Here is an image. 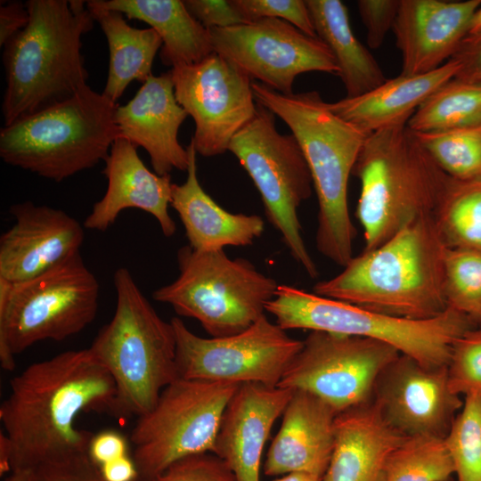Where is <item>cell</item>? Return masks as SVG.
<instances>
[{
  "instance_id": "cell-7",
  "label": "cell",
  "mask_w": 481,
  "mask_h": 481,
  "mask_svg": "<svg viewBox=\"0 0 481 481\" xmlns=\"http://www.w3.org/2000/svg\"><path fill=\"white\" fill-rule=\"evenodd\" d=\"M118 104L89 86L73 97L0 130V157L13 167L61 182L105 160L121 136Z\"/></svg>"
},
{
  "instance_id": "cell-6",
  "label": "cell",
  "mask_w": 481,
  "mask_h": 481,
  "mask_svg": "<svg viewBox=\"0 0 481 481\" xmlns=\"http://www.w3.org/2000/svg\"><path fill=\"white\" fill-rule=\"evenodd\" d=\"M116 308L90 350L105 366L116 386L115 415L141 417L157 404L163 389L179 378L176 339L144 297L129 270L113 275Z\"/></svg>"
},
{
  "instance_id": "cell-12",
  "label": "cell",
  "mask_w": 481,
  "mask_h": 481,
  "mask_svg": "<svg viewBox=\"0 0 481 481\" xmlns=\"http://www.w3.org/2000/svg\"><path fill=\"white\" fill-rule=\"evenodd\" d=\"M239 386L178 378L166 387L130 435L140 477H152L189 456L213 453L223 414Z\"/></svg>"
},
{
  "instance_id": "cell-46",
  "label": "cell",
  "mask_w": 481,
  "mask_h": 481,
  "mask_svg": "<svg viewBox=\"0 0 481 481\" xmlns=\"http://www.w3.org/2000/svg\"><path fill=\"white\" fill-rule=\"evenodd\" d=\"M481 36V4L473 12L462 41L471 40Z\"/></svg>"
},
{
  "instance_id": "cell-14",
  "label": "cell",
  "mask_w": 481,
  "mask_h": 481,
  "mask_svg": "<svg viewBox=\"0 0 481 481\" xmlns=\"http://www.w3.org/2000/svg\"><path fill=\"white\" fill-rule=\"evenodd\" d=\"M400 355L379 340L312 330L277 387L311 393L338 414L371 402L380 374Z\"/></svg>"
},
{
  "instance_id": "cell-2",
  "label": "cell",
  "mask_w": 481,
  "mask_h": 481,
  "mask_svg": "<svg viewBox=\"0 0 481 481\" xmlns=\"http://www.w3.org/2000/svg\"><path fill=\"white\" fill-rule=\"evenodd\" d=\"M445 249L434 216L420 217L376 249L353 257L313 292L388 316L431 319L448 308Z\"/></svg>"
},
{
  "instance_id": "cell-36",
  "label": "cell",
  "mask_w": 481,
  "mask_h": 481,
  "mask_svg": "<svg viewBox=\"0 0 481 481\" xmlns=\"http://www.w3.org/2000/svg\"><path fill=\"white\" fill-rule=\"evenodd\" d=\"M447 376L453 393L481 395V327L468 330L453 343Z\"/></svg>"
},
{
  "instance_id": "cell-13",
  "label": "cell",
  "mask_w": 481,
  "mask_h": 481,
  "mask_svg": "<svg viewBox=\"0 0 481 481\" xmlns=\"http://www.w3.org/2000/svg\"><path fill=\"white\" fill-rule=\"evenodd\" d=\"M176 339L179 378L276 387L303 347L263 315L246 330L223 338H201L177 317L171 319Z\"/></svg>"
},
{
  "instance_id": "cell-42",
  "label": "cell",
  "mask_w": 481,
  "mask_h": 481,
  "mask_svg": "<svg viewBox=\"0 0 481 481\" xmlns=\"http://www.w3.org/2000/svg\"><path fill=\"white\" fill-rule=\"evenodd\" d=\"M127 441L120 433L105 430L93 435L87 454L98 467L128 455Z\"/></svg>"
},
{
  "instance_id": "cell-34",
  "label": "cell",
  "mask_w": 481,
  "mask_h": 481,
  "mask_svg": "<svg viewBox=\"0 0 481 481\" xmlns=\"http://www.w3.org/2000/svg\"><path fill=\"white\" fill-rule=\"evenodd\" d=\"M444 440L457 481H481V395L465 396Z\"/></svg>"
},
{
  "instance_id": "cell-23",
  "label": "cell",
  "mask_w": 481,
  "mask_h": 481,
  "mask_svg": "<svg viewBox=\"0 0 481 481\" xmlns=\"http://www.w3.org/2000/svg\"><path fill=\"white\" fill-rule=\"evenodd\" d=\"M338 413L314 395L293 390L264 463L266 476L305 472L322 479L329 466Z\"/></svg>"
},
{
  "instance_id": "cell-44",
  "label": "cell",
  "mask_w": 481,
  "mask_h": 481,
  "mask_svg": "<svg viewBox=\"0 0 481 481\" xmlns=\"http://www.w3.org/2000/svg\"><path fill=\"white\" fill-rule=\"evenodd\" d=\"M452 58L461 64V70L455 78L481 82V36L462 41Z\"/></svg>"
},
{
  "instance_id": "cell-31",
  "label": "cell",
  "mask_w": 481,
  "mask_h": 481,
  "mask_svg": "<svg viewBox=\"0 0 481 481\" xmlns=\"http://www.w3.org/2000/svg\"><path fill=\"white\" fill-rule=\"evenodd\" d=\"M434 219L447 248L481 252V179H450Z\"/></svg>"
},
{
  "instance_id": "cell-21",
  "label": "cell",
  "mask_w": 481,
  "mask_h": 481,
  "mask_svg": "<svg viewBox=\"0 0 481 481\" xmlns=\"http://www.w3.org/2000/svg\"><path fill=\"white\" fill-rule=\"evenodd\" d=\"M102 174L108 181L103 197L96 201L84 221L89 230L105 232L126 208H138L158 221L166 237L173 236L176 225L168 212L171 203V175L151 171L137 153V147L119 136L104 160Z\"/></svg>"
},
{
  "instance_id": "cell-22",
  "label": "cell",
  "mask_w": 481,
  "mask_h": 481,
  "mask_svg": "<svg viewBox=\"0 0 481 481\" xmlns=\"http://www.w3.org/2000/svg\"><path fill=\"white\" fill-rule=\"evenodd\" d=\"M293 390L258 383L240 384L222 417L213 453L236 481H260L262 452L275 420Z\"/></svg>"
},
{
  "instance_id": "cell-15",
  "label": "cell",
  "mask_w": 481,
  "mask_h": 481,
  "mask_svg": "<svg viewBox=\"0 0 481 481\" xmlns=\"http://www.w3.org/2000/svg\"><path fill=\"white\" fill-rule=\"evenodd\" d=\"M208 31L215 53L278 93L293 94L294 80L302 73L339 75L332 53L319 37L283 20L261 18Z\"/></svg>"
},
{
  "instance_id": "cell-43",
  "label": "cell",
  "mask_w": 481,
  "mask_h": 481,
  "mask_svg": "<svg viewBox=\"0 0 481 481\" xmlns=\"http://www.w3.org/2000/svg\"><path fill=\"white\" fill-rule=\"evenodd\" d=\"M29 20L26 5L20 1H9L0 5V45L4 46L24 29Z\"/></svg>"
},
{
  "instance_id": "cell-50",
  "label": "cell",
  "mask_w": 481,
  "mask_h": 481,
  "mask_svg": "<svg viewBox=\"0 0 481 481\" xmlns=\"http://www.w3.org/2000/svg\"><path fill=\"white\" fill-rule=\"evenodd\" d=\"M447 481H452V479L447 480Z\"/></svg>"
},
{
  "instance_id": "cell-28",
  "label": "cell",
  "mask_w": 481,
  "mask_h": 481,
  "mask_svg": "<svg viewBox=\"0 0 481 481\" xmlns=\"http://www.w3.org/2000/svg\"><path fill=\"white\" fill-rule=\"evenodd\" d=\"M317 37L332 53L346 97L363 94L387 80L379 64L355 36L340 0H306Z\"/></svg>"
},
{
  "instance_id": "cell-19",
  "label": "cell",
  "mask_w": 481,
  "mask_h": 481,
  "mask_svg": "<svg viewBox=\"0 0 481 481\" xmlns=\"http://www.w3.org/2000/svg\"><path fill=\"white\" fill-rule=\"evenodd\" d=\"M481 0H400L393 31L402 56L401 74L433 71L451 60Z\"/></svg>"
},
{
  "instance_id": "cell-27",
  "label": "cell",
  "mask_w": 481,
  "mask_h": 481,
  "mask_svg": "<svg viewBox=\"0 0 481 481\" xmlns=\"http://www.w3.org/2000/svg\"><path fill=\"white\" fill-rule=\"evenodd\" d=\"M96 6L142 20L160 37V59L172 68L201 61L212 53L208 29L181 0H91Z\"/></svg>"
},
{
  "instance_id": "cell-41",
  "label": "cell",
  "mask_w": 481,
  "mask_h": 481,
  "mask_svg": "<svg viewBox=\"0 0 481 481\" xmlns=\"http://www.w3.org/2000/svg\"><path fill=\"white\" fill-rule=\"evenodd\" d=\"M189 12L207 29L249 22L233 0H184Z\"/></svg>"
},
{
  "instance_id": "cell-39",
  "label": "cell",
  "mask_w": 481,
  "mask_h": 481,
  "mask_svg": "<svg viewBox=\"0 0 481 481\" xmlns=\"http://www.w3.org/2000/svg\"><path fill=\"white\" fill-rule=\"evenodd\" d=\"M30 473L32 481H104L87 452L43 463Z\"/></svg>"
},
{
  "instance_id": "cell-45",
  "label": "cell",
  "mask_w": 481,
  "mask_h": 481,
  "mask_svg": "<svg viewBox=\"0 0 481 481\" xmlns=\"http://www.w3.org/2000/svg\"><path fill=\"white\" fill-rule=\"evenodd\" d=\"M104 481H137L140 474L134 459L128 455L99 467Z\"/></svg>"
},
{
  "instance_id": "cell-47",
  "label": "cell",
  "mask_w": 481,
  "mask_h": 481,
  "mask_svg": "<svg viewBox=\"0 0 481 481\" xmlns=\"http://www.w3.org/2000/svg\"><path fill=\"white\" fill-rule=\"evenodd\" d=\"M273 481H322V478L305 472H291Z\"/></svg>"
},
{
  "instance_id": "cell-10",
  "label": "cell",
  "mask_w": 481,
  "mask_h": 481,
  "mask_svg": "<svg viewBox=\"0 0 481 481\" xmlns=\"http://www.w3.org/2000/svg\"><path fill=\"white\" fill-rule=\"evenodd\" d=\"M179 274L155 289L154 300L183 317L200 322L212 338L240 333L265 315L276 294V281L247 259L230 258L224 249L198 251L189 245L177 251Z\"/></svg>"
},
{
  "instance_id": "cell-38",
  "label": "cell",
  "mask_w": 481,
  "mask_h": 481,
  "mask_svg": "<svg viewBox=\"0 0 481 481\" xmlns=\"http://www.w3.org/2000/svg\"><path fill=\"white\" fill-rule=\"evenodd\" d=\"M141 481H236L226 463L212 452L182 459L160 474Z\"/></svg>"
},
{
  "instance_id": "cell-29",
  "label": "cell",
  "mask_w": 481,
  "mask_h": 481,
  "mask_svg": "<svg viewBox=\"0 0 481 481\" xmlns=\"http://www.w3.org/2000/svg\"><path fill=\"white\" fill-rule=\"evenodd\" d=\"M86 7L108 42L109 70L102 94L116 103L133 80L143 84L152 75V64L162 40L151 28L130 26L119 12L102 9L91 0L86 1Z\"/></svg>"
},
{
  "instance_id": "cell-17",
  "label": "cell",
  "mask_w": 481,
  "mask_h": 481,
  "mask_svg": "<svg viewBox=\"0 0 481 481\" xmlns=\"http://www.w3.org/2000/svg\"><path fill=\"white\" fill-rule=\"evenodd\" d=\"M372 400L405 436L445 438L463 405L449 386L447 366L428 368L404 355L380 374Z\"/></svg>"
},
{
  "instance_id": "cell-24",
  "label": "cell",
  "mask_w": 481,
  "mask_h": 481,
  "mask_svg": "<svg viewBox=\"0 0 481 481\" xmlns=\"http://www.w3.org/2000/svg\"><path fill=\"white\" fill-rule=\"evenodd\" d=\"M405 437L386 420L373 400L338 413L322 481H383L389 455Z\"/></svg>"
},
{
  "instance_id": "cell-32",
  "label": "cell",
  "mask_w": 481,
  "mask_h": 481,
  "mask_svg": "<svg viewBox=\"0 0 481 481\" xmlns=\"http://www.w3.org/2000/svg\"><path fill=\"white\" fill-rule=\"evenodd\" d=\"M453 474L444 438L406 436L389 455L383 481H447Z\"/></svg>"
},
{
  "instance_id": "cell-4",
  "label": "cell",
  "mask_w": 481,
  "mask_h": 481,
  "mask_svg": "<svg viewBox=\"0 0 481 481\" xmlns=\"http://www.w3.org/2000/svg\"><path fill=\"white\" fill-rule=\"evenodd\" d=\"M27 27L4 45V126L69 100L87 86L82 37L94 19L84 1L29 0Z\"/></svg>"
},
{
  "instance_id": "cell-18",
  "label": "cell",
  "mask_w": 481,
  "mask_h": 481,
  "mask_svg": "<svg viewBox=\"0 0 481 481\" xmlns=\"http://www.w3.org/2000/svg\"><path fill=\"white\" fill-rule=\"evenodd\" d=\"M9 212L14 223L0 237V279L26 281L80 252L85 227L65 211L24 201Z\"/></svg>"
},
{
  "instance_id": "cell-48",
  "label": "cell",
  "mask_w": 481,
  "mask_h": 481,
  "mask_svg": "<svg viewBox=\"0 0 481 481\" xmlns=\"http://www.w3.org/2000/svg\"><path fill=\"white\" fill-rule=\"evenodd\" d=\"M4 481H32L30 469L11 471Z\"/></svg>"
},
{
  "instance_id": "cell-20",
  "label": "cell",
  "mask_w": 481,
  "mask_h": 481,
  "mask_svg": "<svg viewBox=\"0 0 481 481\" xmlns=\"http://www.w3.org/2000/svg\"><path fill=\"white\" fill-rule=\"evenodd\" d=\"M188 113L178 103L171 70L151 75L125 105L117 106L115 121L121 136L149 154L154 172L170 175L186 171L187 149L178 141V130Z\"/></svg>"
},
{
  "instance_id": "cell-30",
  "label": "cell",
  "mask_w": 481,
  "mask_h": 481,
  "mask_svg": "<svg viewBox=\"0 0 481 481\" xmlns=\"http://www.w3.org/2000/svg\"><path fill=\"white\" fill-rule=\"evenodd\" d=\"M481 125V82L452 78L433 92L407 122L414 133Z\"/></svg>"
},
{
  "instance_id": "cell-11",
  "label": "cell",
  "mask_w": 481,
  "mask_h": 481,
  "mask_svg": "<svg viewBox=\"0 0 481 481\" xmlns=\"http://www.w3.org/2000/svg\"><path fill=\"white\" fill-rule=\"evenodd\" d=\"M274 116L257 104L255 116L233 136L228 151L252 179L267 220L291 257L316 278L318 270L305 244L298 215L301 203L312 194V175L296 138L278 132Z\"/></svg>"
},
{
  "instance_id": "cell-35",
  "label": "cell",
  "mask_w": 481,
  "mask_h": 481,
  "mask_svg": "<svg viewBox=\"0 0 481 481\" xmlns=\"http://www.w3.org/2000/svg\"><path fill=\"white\" fill-rule=\"evenodd\" d=\"M444 273L448 307L477 320L481 310V252L446 247Z\"/></svg>"
},
{
  "instance_id": "cell-33",
  "label": "cell",
  "mask_w": 481,
  "mask_h": 481,
  "mask_svg": "<svg viewBox=\"0 0 481 481\" xmlns=\"http://www.w3.org/2000/svg\"><path fill=\"white\" fill-rule=\"evenodd\" d=\"M412 133L450 178L459 181L481 179V125Z\"/></svg>"
},
{
  "instance_id": "cell-9",
  "label": "cell",
  "mask_w": 481,
  "mask_h": 481,
  "mask_svg": "<svg viewBox=\"0 0 481 481\" xmlns=\"http://www.w3.org/2000/svg\"><path fill=\"white\" fill-rule=\"evenodd\" d=\"M100 285L80 252L33 278L0 279V363L15 367L14 355L45 339L62 341L96 317Z\"/></svg>"
},
{
  "instance_id": "cell-8",
  "label": "cell",
  "mask_w": 481,
  "mask_h": 481,
  "mask_svg": "<svg viewBox=\"0 0 481 481\" xmlns=\"http://www.w3.org/2000/svg\"><path fill=\"white\" fill-rule=\"evenodd\" d=\"M265 311L284 330L305 329L379 340L428 368L447 366L453 343L474 327L471 317L451 307L431 319L410 320L286 284L279 285Z\"/></svg>"
},
{
  "instance_id": "cell-1",
  "label": "cell",
  "mask_w": 481,
  "mask_h": 481,
  "mask_svg": "<svg viewBox=\"0 0 481 481\" xmlns=\"http://www.w3.org/2000/svg\"><path fill=\"white\" fill-rule=\"evenodd\" d=\"M115 409L114 380L89 347L30 364L0 405L10 471L87 452L93 434L76 427L77 415Z\"/></svg>"
},
{
  "instance_id": "cell-5",
  "label": "cell",
  "mask_w": 481,
  "mask_h": 481,
  "mask_svg": "<svg viewBox=\"0 0 481 481\" xmlns=\"http://www.w3.org/2000/svg\"><path fill=\"white\" fill-rule=\"evenodd\" d=\"M402 121L367 135L352 175L360 181L356 217L364 249L414 220L434 216L450 177Z\"/></svg>"
},
{
  "instance_id": "cell-40",
  "label": "cell",
  "mask_w": 481,
  "mask_h": 481,
  "mask_svg": "<svg viewBox=\"0 0 481 481\" xmlns=\"http://www.w3.org/2000/svg\"><path fill=\"white\" fill-rule=\"evenodd\" d=\"M356 4L367 30V44L370 48L377 49L393 29L400 0H359Z\"/></svg>"
},
{
  "instance_id": "cell-37",
  "label": "cell",
  "mask_w": 481,
  "mask_h": 481,
  "mask_svg": "<svg viewBox=\"0 0 481 481\" xmlns=\"http://www.w3.org/2000/svg\"><path fill=\"white\" fill-rule=\"evenodd\" d=\"M233 2L249 21L261 18L280 19L310 37H318L306 1L233 0Z\"/></svg>"
},
{
  "instance_id": "cell-49",
  "label": "cell",
  "mask_w": 481,
  "mask_h": 481,
  "mask_svg": "<svg viewBox=\"0 0 481 481\" xmlns=\"http://www.w3.org/2000/svg\"><path fill=\"white\" fill-rule=\"evenodd\" d=\"M477 321H478L479 322H481V310H480V313H479V315H478V317H477Z\"/></svg>"
},
{
  "instance_id": "cell-16",
  "label": "cell",
  "mask_w": 481,
  "mask_h": 481,
  "mask_svg": "<svg viewBox=\"0 0 481 481\" xmlns=\"http://www.w3.org/2000/svg\"><path fill=\"white\" fill-rule=\"evenodd\" d=\"M171 73L175 98L195 123L192 141L197 153H224L257 112L251 78L215 52L198 63L174 67Z\"/></svg>"
},
{
  "instance_id": "cell-25",
  "label": "cell",
  "mask_w": 481,
  "mask_h": 481,
  "mask_svg": "<svg viewBox=\"0 0 481 481\" xmlns=\"http://www.w3.org/2000/svg\"><path fill=\"white\" fill-rule=\"evenodd\" d=\"M187 177L173 183L170 206L183 224L189 246L198 251L224 249L227 246H249L265 231L257 215L232 214L220 207L201 187L197 174V151L191 140Z\"/></svg>"
},
{
  "instance_id": "cell-26",
  "label": "cell",
  "mask_w": 481,
  "mask_h": 481,
  "mask_svg": "<svg viewBox=\"0 0 481 481\" xmlns=\"http://www.w3.org/2000/svg\"><path fill=\"white\" fill-rule=\"evenodd\" d=\"M461 68V62L452 58L433 71L400 74L363 94L328 102V106L338 117L369 135L396 123L408 121L433 92L458 75Z\"/></svg>"
},
{
  "instance_id": "cell-3",
  "label": "cell",
  "mask_w": 481,
  "mask_h": 481,
  "mask_svg": "<svg viewBox=\"0 0 481 481\" xmlns=\"http://www.w3.org/2000/svg\"><path fill=\"white\" fill-rule=\"evenodd\" d=\"M251 86L256 102L282 119L296 138L318 200L316 248L344 267L354 257L356 233L348 180L367 135L335 114L317 91L283 94L258 82Z\"/></svg>"
}]
</instances>
